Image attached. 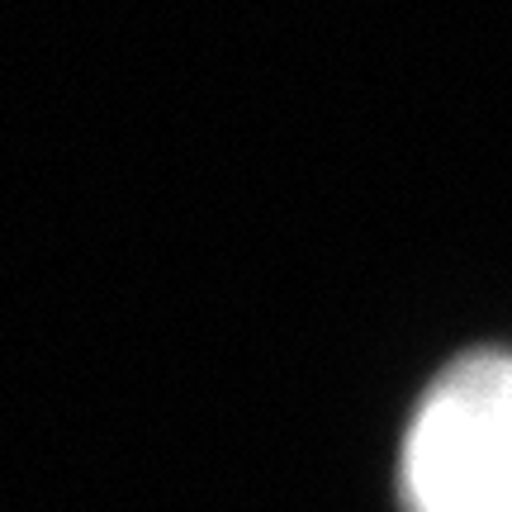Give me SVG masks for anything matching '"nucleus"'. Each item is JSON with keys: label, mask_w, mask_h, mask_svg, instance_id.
I'll list each match as a JSON object with an SVG mask.
<instances>
[{"label": "nucleus", "mask_w": 512, "mask_h": 512, "mask_svg": "<svg viewBox=\"0 0 512 512\" xmlns=\"http://www.w3.org/2000/svg\"><path fill=\"white\" fill-rule=\"evenodd\" d=\"M408 512H512V351H475L413 413L403 446Z\"/></svg>", "instance_id": "obj_1"}]
</instances>
